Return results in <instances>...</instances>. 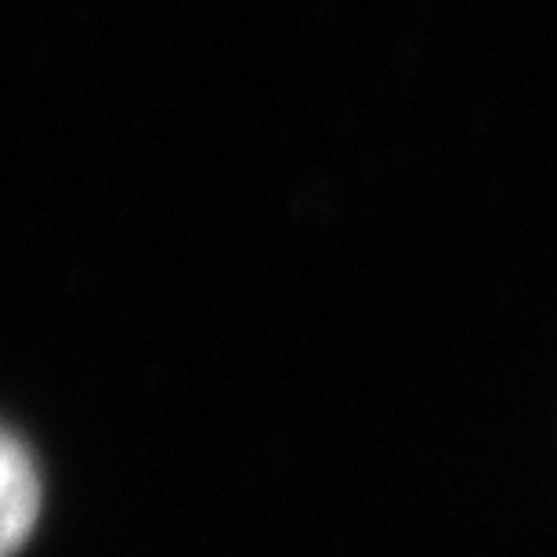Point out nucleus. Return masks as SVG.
<instances>
[{"mask_svg":"<svg viewBox=\"0 0 557 557\" xmlns=\"http://www.w3.org/2000/svg\"><path fill=\"white\" fill-rule=\"evenodd\" d=\"M40 518V474L15 431L0 442V554L15 557Z\"/></svg>","mask_w":557,"mask_h":557,"instance_id":"1","label":"nucleus"}]
</instances>
